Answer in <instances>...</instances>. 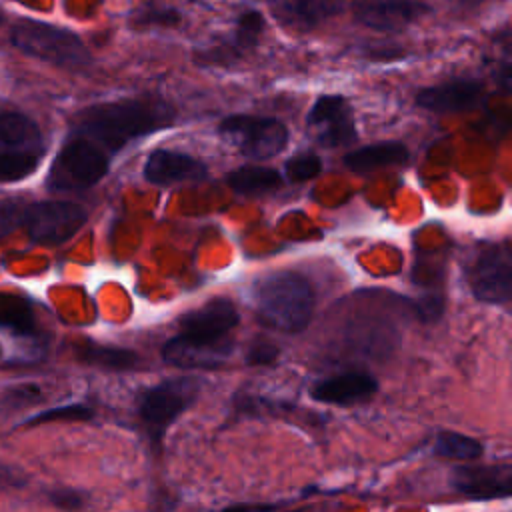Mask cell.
Instances as JSON below:
<instances>
[{"label":"cell","mask_w":512,"mask_h":512,"mask_svg":"<svg viewBox=\"0 0 512 512\" xmlns=\"http://www.w3.org/2000/svg\"><path fill=\"white\" fill-rule=\"evenodd\" d=\"M176 110L158 96L122 98L82 108L70 118V136H78L114 156L126 144L174 124Z\"/></svg>","instance_id":"obj_1"},{"label":"cell","mask_w":512,"mask_h":512,"mask_svg":"<svg viewBox=\"0 0 512 512\" xmlns=\"http://www.w3.org/2000/svg\"><path fill=\"white\" fill-rule=\"evenodd\" d=\"M240 316L228 298H212L178 318V334L164 342L162 360L178 368H220L232 354L228 334Z\"/></svg>","instance_id":"obj_2"},{"label":"cell","mask_w":512,"mask_h":512,"mask_svg":"<svg viewBox=\"0 0 512 512\" xmlns=\"http://www.w3.org/2000/svg\"><path fill=\"white\" fill-rule=\"evenodd\" d=\"M254 306L262 324L286 334L302 332L314 312L310 282L290 270L270 272L254 282Z\"/></svg>","instance_id":"obj_3"},{"label":"cell","mask_w":512,"mask_h":512,"mask_svg":"<svg viewBox=\"0 0 512 512\" xmlns=\"http://www.w3.org/2000/svg\"><path fill=\"white\" fill-rule=\"evenodd\" d=\"M10 44L30 58L68 72H84L92 66V54L82 38L50 22L34 18L18 20L10 28Z\"/></svg>","instance_id":"obj_4"},{"label":"cell","mask_w":512,"mask_h":512,"mask_svg":"<svg viewBox=\"0 0 512 512\" xmlns=\"http://www.w3.org/2000/svg\"><path fill=\"white\" fill-rule=\"evenodd\" d=\"M200 394V380L194 376H172L146 388L138 396V416L154 446L162 442L168 426L188 410Z\"/></svg>","instance_id":"obj_5"},{"label":"cell","mask_w":512,"mask_h":512,"mask_svg":"<svg viewBox=\"0 0 512 512\" xmlns=\"http://www.w3.org/2000/svg\"><path fill=\"white\" fill-rule=\"evenodd\" d=\"M110 168V156L84 138L68 136L56 154L46 186L52 192H76L98 184Z\"/></svg>","instance_id":"obj_6"},{"label":"cell","mask_w":512,"mask_h":512,"mask_svg":"<svg viewBox=\"0 0 512 512\" xmlns=\"http://www.w3.org/2000/svg\"><path fill=\"white\" fill-rule=\"evenodd\" d=\"M88 220V212L68 200L24 202L20 228L30 242L40 246H58L70 240Z\"/></svg>","instance_id":"obj_7"},{"label":"cell","mask_w":512,"mask_h":512,"mask_svg":"<svg viewBox=\"0 0 512 512\" xmlns=\"http://www.w3.org/2000/svg\"><path fill=\"white\" fill-rule=\"evenodd\" d=\"M218 134L240 154L252 160L276 156L288 144V128L268 116L232 114L220 120Z\"/></svg>","instance_id":"obj_8"},{"label":"cell","mask_w":512,"mask_h":512,"mask_svg":"<svg viewBox=\"0 0 512 512\" xmlns=\"http://www.w3.org/2000/svg\"><path fill=\"white\" fill-rule=\"evenodd\" d=\"M306 124L322 148H342L358 138L352 108L340 94H324L312 104Z\"/></svg>","instance_id":"obj_9"},{"label":"cell","mask_w":512,"mask_h":512,"mask_svg":"<svg viewBox=\"0 0 512 512\" xmlns=\"http://www.w3.org/2000/svg\"><path fill=\"white\" fill-rule=\"evenodd\" d=\"M472 294L486 304H506L512 296V254L508 244L480 252L470 270Z\"/></svg>","instance_id":"obj_10"},{"label":"cell","mask_w":512,"mask_h":512,"mask_svg":"<svg viewBox=\"0 0 512 512\" xmlns=\"http://www.w3.org/2000/svg\"><path fill=\"white\" fill-rule=\"evenodd\" d=\"M264 16L258 10H246L236 18L234 30L226 40L194 52V60L204 68H228L256 48L264 32Z\"/></svg>","instance_id":"obj_11"},{"label":"cell","mask_w":512,"mask_h":512,"mask_svg":"<svg viewBox=\"0 0 512 512\" xmlns=\"http://www.w3.org/2000/svg\"><path fill=\"white\" fill-rule=\"evenodd\" d=\"M432 12L422 0H354L352 14L362 26L378 32H400Z\"/></svg>","instance_id":"obj_12"},{"label":"cell","mask_w":512,"mask_h":512,"mask_svg":"<svg viewBox=\"0 0 512 512\" xmlns=\"http://www.w3.org/2000/svg\"><path fill=\"white\" fill-rule=\"evenodd\" d=\"M452 488L472 500L508 498L512 492L510 464H464L450 474Z\"/></svg>","instance_id":"obj_13"},{"label":"cell","mask_w":512,"mask_h":512,"mask_svg":"<svg viewBox=\"0 0 512 512\" xmlns=\"http://www.w3.org/2000/svg\"><path fill=\"white\" fill-rule=\"evenodd\" d=\"M144 178L156 186H174L180 182H202L208 178V168L198 158L158 148L152 150L144 162Z\"/></svg>","instance_id":"obj_14"},{"label":"cell","mask_w":512,"mask_h":512,"mask_svg":"<svg viewBox=\"0 0 512 512\" xmlns=\"http://www.w3.org/2000/svg\"><path fill=\"white\" fill-rule=\"evenodd\" d=\"M378 392V380L368 372H342L312 384L310 398L322 404L352 406L370 400Z\"/></svg>","instance_id":"obj_15"},{"label":"cell","mask_w":512,"mask_h":512,"mask_svg":"<svg viewBox=\"0 0 512 512\" xmlns=\"http://www.w3.org/2000/svg\"><path fill=\"white\" fill-rule=\"evenodd\" d=\"M484 86L478 80L460 78L428 86L416 94V106L430 112H458L480 104Z\"/></svg>","instance_id":"obj_16"},{"label":"cell","mask_w":512,"mask_h":512,"mask_svg":"<svg viewBox=\"0 0 512 512\" xmlns=\"http://www.w3.org/2000/svg\"><path fill=\"white\" fill-rule=\"evenodd\" d=\"M272 16L286 28L310 32L340 14L344 0H268Z\"/></svg>","instance_id":"obj_17"},{"label":"cell","mask_w":512,"mask_h":512,"mask_svg":"<svg viewBox=\"0 0 512 512\" xmlns=\"http://www.w3.org/2000/svg\"><path fill=\"white\" fill-rule=\"evenodd\" d=\"M0 150L44 154L46 144L38 124L16 110L0 112Z\"/></svg>","instance_id":"obj_18"},{"label":"cell","mask_w":512,"mask_h":512,"mask_svg":"<svg viewBox=\"0 0 512 512\" xmlns=\"http://www.w3.org/2000/svg\"><path fill=\"white\" fill-rule=\"evenodd\" d=\"M408 148L398 140L376 142L356 148L344 156V166L352 172H368L382 166H396L408 162Z\"/></svg>","instance_id":"obj_19"},{"label":"cell","mask_w":512,"mask_h":512,"mask_svg":"<svg viewBox=\"0 0 512 512\" xmlns=\"http://www.w3.org/2000/svg\"><path fill=\"white\" fill-rule=\"evenodd\" d=\"M0 330L18 338H34L38 334L34 308L26 296L0 292Z\"/></svg>","instance_id":"obj_20"},{"label":"cell","mask_w":512,"mask_h":512,"mask_svg":"<svg viewBox=\"0 0 512 512\" xmlns=\"http://www.w3.org/2000/svg\"><path fill=\"white\" fill-rule=\"evenodd\" d=\"M76 358L88 366H96L102 370H136L140 366V356L134 350L120 346H104L94 342H84L76 346Z\"/></svg>","instance_id":"obj_21"},{"label":"cell","mask_w":512,"mask_h":512,"mask_svg":"<svg viewBox=\"0 0 512 512\" xmlns=\"http://www.w3.org/2000/svg\"><path fill=\"white\" fill-rule=\"evenodd\" d=\"M228 186L242 196H254L278 190L284 180L278 170L268 166H240L226 176Z\"/></svg>","instance_id":"obj_22"},{"label":"cell","mask_w":512,"mask_h":512,"mask_svg":"<svg viewBox=\"0 0 512 512\" xmlns=\"http://www.w3.org/2000/svg\"><path fill=\"white\" fill-rule=\"evenodd\" d=\"M432 450L440 458L458 462H472L484 454L482 442L454 430H440L434 438Z\"/></svg>","instance_id":"obj_23"},{"label":"cell","mask_w":512,"mask_h":512,"mask_svg":"<svg viewBox=\"0 0 512 512\" xmlns=\"http://www.w3.org/2000/svg\"><path fill=\"white\" fill-rule=\"evenodd\" d=\"M44 154L0 150V182H18L32 176Z\"/></svg>","instance_id":"obj_24"},{"label":"cell","mask_w":512,"mask_h":512,"mask_svg":"<svg viewBox=\"0 0 512 512\" xmlns=\"http://www.w3.org/2000/svg\"><path fill=\"white\" fill-rule=\"evenodd\" d=\"M182 22V14L172 6H154L146 4L136 10L130 18V26L136 30H152V28H178Z\"/></svg>","instance_id":"obj_25"},{"label":"cell","mask_w":512,"mask_h":512,"mask_svg":"<svg viewBox=\"0 0 512 512\" xmlns=\"http://www.w3.org/2000/svg\"><path fill=\"white\" fill-rule=\"evenodd\" d=\"M94 418V410L86 404H66V406H56V408H48L42 410L38 414H32L30 418L22 420V426L30 428V426H38V424H46V422H60V420H92Z\"/></svg>","instance_id":"obj_26"},{"label":"cell","mask_w":512,"mask_h":512,"mask_svg":"<svg viewBox=\"0 0 512 512\" xmlns=\"http://www.w3.org/2000/svg\"><path fill=\"white\" fill-rule=\"evenodd\" d=\"M322 172V160L316 154H296L290 160H286L284 164V176L290 184L296 182H304V180H312Z\"/></svg>","instance_id":"obj_27"},{"label":"cell","mask_w":512,"mask_h":512,"mask_svg":"<svg viewBox=\"0 0 512 512\" xmlns=\"http://www.w3.org/2000/svg\"><path fill=\"white\" fill-rule=\"evenodd\" d=\"M48 500L62 512H78L86 504V494L76 488H54L48 492Z\"/></svg>","instance_id":"obj_28"},{"label":"cell","mask_w":512,"mask_h":512,"mask_svg":"<svg viewBox=\"0 0 512 512\" xmlns=\"http://www.w3.org/2000/svg\"><path fill=\"white\" fill-rule=\"evenodd\" d=\"M22 206H24L22 200L0 198V238L8 236L16 228H20Z\"/></svg>","instance_id":"obj_29"},{"label":"cell","mask_w":512,"mask_h":512,"mask_svg":"<svg viewBox=\"0 0 512 512\" xmlns=\"http://www.w3.org/2000/svg\"><path fill=\"white\" fill-rule=\"evenodd\" d=\"M278 356V348L270 342H254L246 352V364L250 366H264L272 364Z\"/></svg>","instance_id":"obj_30"},{"label":"cell","mask_w":512,"mask_h":512,"mask_svg":"<svg viewBox=\"0 0 512 512\" xmlns=\"http://www.w3.org/2000/svg\"><path fill=\"white\" fill-rule=\"evenodd\" d=\"M276 510V504H234L224 508L222 512H272Z\"/></svg>","instance_id":"obj_31"},{"label":"cell","mask_w":512,"mask_h":512,"mask_svg":"<svg viewBox=\"0 0 512 512\" xmlns=\"http://www.w3.org/2000/svg\"><path fill=\"white\" fill-rule=\"evenodd\" d=\"M2 478H4V482H6L8 486H20L18 482H14V480H16V476H14L10 470H8V472H4V474H2Z\"/></svg>","instance_id":"obj_32"},{"label":"cell","mask_w":512,"mask_h":512,"mask_svg":"<svg viewBox=\"0 0 512 512\" xmlns=\"http://www.w3.org/2000/svg\"><path fill=\"white\" fill-rule=\"evenodd\" d=\"M478 2H482V0H458L460 6H476Z\"/></svg>","instance_id":"obj_33"},{"label":"cell","mask_w":512,"mask_h":512,"mask_svg":"<svg viewBox=\"0 0 512 512\" xmlns=\"http://www.w3.org/2000/svg\"><path fill=\"white\" fill-rule=\"evenodd\" d=\"M2 20H4V14H2V10H0V24H2Z\"/></svg>","instance_id":"obj_34"},{"label":"cell","mask_w":512,"mask_h":512,"mask_svg":"<svg viewBox=\"0 0 512 512\" xmlns=\"http://www.w3.org/2000/svg\"><path fill=\"white\" fill-rule=\"evenodd\" d=\"M0 352H2V350H0Z\"/></svg>","instance_id":"obj_35"}]
</instances>
